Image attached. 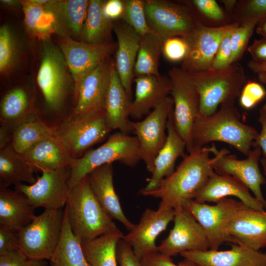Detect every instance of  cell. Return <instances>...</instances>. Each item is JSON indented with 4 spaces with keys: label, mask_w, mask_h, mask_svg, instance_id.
Here are the masks:
<instances>
[{
    "label": "cell",
    "mask_w": 266,
    "mask_h": 266,
    "mask_svg": "<svg viewBox=\"0 0 266 266\" xmlns=\"http://www.w3.org/2000/svg\"><path fill=\"white\" fill-rule=\"evenodd\" d=\"M224 148L218 150L213 144L193 150L183 157L176 169L160 181L153 190L141 192L145 196L161 200V202L175 208L194 200L214 172L215 162Z\"/></svg>",
    "instance_id": "obj_1"
},
{
    "label": "cell",
    "mask_w": 266,
    "mask_h": 266,
    "mask_svg": "<svg viewBox=\"0 0 266 266\" xmlns=\"http://www.w3.org/2000/svg\"><path fill=\"white\" fill-rule=\"evenodd\" d=\"M240 118L234 104H222L210 115L199 114L193 127L191 152L210 142L220 141L248 156L259 133L243 123Z\"/></svg>",
    "instance_id": "obj_2"
},
{
    "label": "cell",
    "mask_w": 266,
    "mask_h": 266,
    "mask_svg": "<svg viewBox=\"0 0 266 266\" xmlns=\"http://www.w3.org/2000/svg\"><path fill=\"white\" fill-rule=\"evenodd\" d=\"M64 210L73 233L81 242L105 235L124 236L97 200L87 176L70 188Z\"/></svg>",
    "instance_id": "obj_3"
},
{
    "label": "cell",
    "mask_w": 266,
    "mask_h": 266,
    "mask_svg": "<svg viewBox=\"0 0 266 266\" xmlns=\"http://www.w3.org/2000/svg\"><path fill=\"white\" fill-rule=\"evenodd\" d=\"M188 73L200 95L202 115L214 113L220 105L234 104L246 83L244 69L239 62L221 69Z\"/></svg>",
    "instance_id": "obj_4"
},
{
    "label": "cell",
    "mask_w": 266,
    "mask_h": 266,
    "mask_svg": "<svg viewBox=\"0 0 266 266\" xmlns=\"http://www.w3.org/2000/svg\"><path fill=\"white\" fill-rule=\"evenodd\" d=\"M141 160L136 137L121 132L115 133L101 146L89 150L75 159L71 166L70 188L93 170L104 164L118 161L125 166L133 167Z\"/></svg>",
    "instance_id": "obj_5"
},
{
    "label": "cell",
    "mask_w": 266,
    "mask_h": 266,
    "mask_svg": "<svg viewBox=\"0 0 266 266\" xmlns=\"http://www.w3.org/2000/svg\"><path fill=\"white\" fill-rule=\"evenodd\" d=\"M54 128L55 138L75 159L82 156L111 131L106 122L105 110L70 117Z\"/></svg>",
    "instance_id": "obj_6"
},
{
    "label": "cell",
    "mask_w": 266,
    "mask_h": 266,
    "mask_svg": "<svg viewBox=\"0 0 266 266\" xmlns=\"http://www.w3.org/2000/svg\"><path fill=\"white\" fill-rule=\"evenodd\" d=\"M64 210L44 209L19 232L20 250L29 260H49L62 236Z\"/></svg>",
    "instance_id": "obj_7"
},
{
    "label": "cell",
    "mask_w": 266,
    "mask_h": 266,
    "mask_svg": "<svg viewBox=\"0 0 266 266\" xmlns=\"http://www.w3.org/2000/svg\"><path fill=\"white\" fill-rule=\"evenodd\" d=\"M37 83L48 107L59 110L63 106L73 81L64 56L49 39L43 41Z\"/></svg>",
    "instance_id": "obj_8"
},
{
    "label": "cell",
    "mask_w": 266,
    "mask_h": 266,
    "mask_svg": "<svg viewBox=\"0 0 266 266\" xmlns=\"http://www.w3.org/2000/svg\"><path fill=\"white\" fill-rule=\"evenodd\" d=\"M167 75L171 83L170 96L174 103V126L185 141L189 153L192 151L193 127L200 114V95L189 73L181 67H172Z\"/></svg>",
    "instance_id": "obj_9"
},
{
    "label": "cell",
    "mask_w": 266,
    "mask_h": 266,
    "mask_svg": "<svg viewBox=\"0 0 266 266\" xmlns=\"http://www.w3.org/2000/svg\"><path fill=\"white\" fill-rule=\"evenodd\" d=\"M215 203L209 205L193 200L183 206L203 228L210 250H218L225 242L235 243L234 239L228 233L227 227L236 212L246 206L239 200L228 198Z\"/></svg>",
    "instance_id": "obj_10"
},
{
    "label": "cell",
    "mask_w": 266,
    "mask_h": 266,
    "mask_svg": "<svg viewBox=\"0 0 266 266\" xmlns=\"http://www.w3.org/2000/svg\"><path fill=\"white\" fill-rule=\"evenodd\" d=\"M173 106V99L169 96L144 120L131 121L133 133L138 142L141 159L151 173L154 170L155 158L166 141L167 122Z\"/></svg>",
    "instance_id": "obj_11"
},
{
    "label": "cell",
    "mask_w": 266,
    "mask_h": 266,
    "mask_svg": "<svg viewBox=\"0 0 266 266\" xmlns=\"http://www.w3.org/2000/svg\"><path fill=\"white\" fill-rule=\"evenodd\" d=\"M144 10L149 27L164 41L185 37L198 22L187 5L169 0H144Z\"/></svg>",
    "instance_id": "obj_12"
},
{
    "label": "cell",
    "mask_w": 266,
    "mask_h": 266,
    "mask_svg": "<svg viewBox=\"0 0 266 266\" xmlns=\"http://www.w3.org/2000/svg\"><path fill=\"white\" fill-rule=\"evenodd\" d=\"M58 46L62 52L71 75L74 100L82 79L116 50L114 42L94 44L59 35Z\"/></svg>",
    "instance_id": "obj_13"
},
{
    "label": "cell",
    "mask_w": 266,
    "mask_h": 266,
    "mask_svg": "<svg viewBox=\"0 0 266 266\" xmlns=\"http://www.w3.org/2000/svg\"><path fill=\"white\" fill-rule=\"evenodd\" d=\"M41 171V175L34 183L18 184L15 190L23 194L35 208L61 209L66 204L70 189L71 167Z\"/></svg>",
    "instance_id": "obj_14"
},
{
    "label": "cell",
    "mask_w": 266,
    "mask_h": 266,
    "mask_svg": "<svg viewBox=\"0 0 266 266\" xmlns=\"http://www.w3.org/2000/svg\"><path fill=\"white\" fill-rule=\"evenodd\" d=\"M174 210L173 227L158 246V251L171 257L184 252L209 250L206 234L196 219L183 206Z\"/></svg>",
    "instance_id": "obj_15"
},
{
    "label": "cell",
    "mask_w": 266,
    "mask_h": 266,
    "mask_svg": "<svg viewBox=\"0 0 266 266\" xmlns=\"http://www.w3.org/2000/svg\"><path fill=\"white\" fill-rule=\"evenodd\" d=\"M231 24L210 27L198 21L194 29L183 37L188 51L181 68L188 73L211 68L221 40Z\"/></svg>",
    "instance_id": "obj_16"
},
{
    "label": "cell",
    "mask_w": 266,
    "mask_h": 266,
    "mask_svg": "<svg viewBox=\"0 0 266 266\" xmlns=\"http://www.w3.org/2000/svg\"><path fill=\"white\" fill-rule=\"evenodd\" d=\"M174 209L162 202L155 210L146 208L137 224L122 237L132 247L139 260L144 256L158 251L156 240L174 219Z\"/></svg>",
    "instance_id": "obj_17"
},
{
    "label": "cell",
    "mask_w": 266,
    "mask_h": 266,
    "mask_svg": "<svg viewBox=\"0 0 266 266\" xmlns=\"http://www.w3.org/2000/svg\"><path fill=\"white\" fill-rule=\"evenodd\" d=\"M262 154L260 147H254L246 159L239 160L224 148L215 162L214 169L219 174L233 176L243 183L266 209V200L261 189L266 181L259 166Z\"/></svg>",
    "instance_id": "obj_18"
},
{
    "label": "cell",
    "mask_w": 266,
    "mask_h": 266,
    "mask_svg": "<svg viewBox=\"0 0 266 266\" xmlns=\"http://www.w3.org/2000/svg\"><path fill=\"white\" fill-rule=\"evenodd\" d=\"M112 61L110 57L107 58L82 79L70 117L104 110Z\"/></svg>",
    "instance_id": "obj_19"
},
{
    "label": "cell",
    "mask_w": 266,
    "mask_h": 266,
    "mask_svg": "<svg viewBox=\"0 0 266 266\" xmlns=\"http://www.w3.org/2000/svg\"><path fill=\"white\" fill-rule=\"evenodd\" d=\"M198 266H266V252L242 243H232L229 250L187 251L180 254Z\"/></svg>",
    "instance_id": "obj_20"
},
{
    "label": "cell",
    "mask_w": 266,
    "mask_h": 266,
    "mask_svg": "<svg viewBox=\"0 0 266 266\" xmlns=\"http://www.w3.org/2000/svg\"><path fill=\"white\" fill-rule=\"evenodd\" d=\"M113 30L117 39L114 61L116 69L132 100L134 68L141 36L123 19L113 22Z\"/></svg>",
    "instance_id": "obj_21"
},
{
    "label": "cell",
    "mask_w": 266,
    "mask_h": 266,
    "mask_svg": "<svg viewBox=\"0 0 266 266\" xmlns=\"http://www.w3.org/2000/svg\"><path fill=\"white\" fill-rule=\"evenodd\" d=\"M227 232L239 242L260 251L266 247V211L245 206L230 221Z\"/></svg>",
    "instance_id": "obj_22"
},
{
    "label": "cell",
    "mask_w": 266,
    "mask_h": 266,
    "mask_svg": "<svg viewBox=\"0 0 266 266\" xmlns=\"http://www.w3.org/2000/svg\"><path fill=\"white\" fill-rule=\"evenodd\" d=\"M87 177L94 194L109 216L121 223L129 232L133 229L135 224L125 215L114 189L112 164H104L94 169Z\"/></svg>",
    "instance_id": "obj_23"
},
{
    "label": "cell",
    "mask_w": 266,
    "mask_h": 266,
    "mask_svg": "<svg viewBox=\"0 0 266 266\" xmlns=\"http://www.w3.org/2000/svg\"><path fill=\"white\" fill-rule=\"evenodd\" d=\"M134 98L132 100L130 117L139 120L148 115L170 96L171 83L167 75L135 77Z\"/></svg>",
    "instance_id": "obj_24"
},
{
    "label": "cell",
    "mask_w": 266,
    "mask_h": 266,
    "mask_svg": "<svg viewBox=\"0 0 266 266\" xmlns=\"http://www.w3.org/2000/svg\"><path fill=\"white\" fill-rule=\"evenodd\" d=\"M250 191L246 186L236 178L220 175L214 171L194 200L200 203H216L223 198L233 196L249 207L260 211L265 210L263 204Z\"/></svg>",
    "instance_id": "obj_25"
},
{
    "label": "cell",
    "mask_w": 266,
    "mask_h": 266,
    "mask_svg": "<svg viewBox=\"0 0 266 266\" xmlns=\"http://www.w3.org/2000/svg\"><path fill=\"white\" fill-rule=\"evenodd\" d=\"M132 102L121 81L113 60L104 106L106 122L111 131L118 130L127 134L133 132L131 121L129 120Z\"/></svg>",
    "instance_id": "obj_26"
},
{
    "label": "cell",
    "mask_w": 266,
    "mask_h": 266,
    "mask_svg": "<svg viewBox=\"0 0 266 266\" xmlns=\"http://www.w3.org/2000/svg\"><path fill=\"white\" fill-rule=\"evenodd\" d=\"M172 112L173 111L167 122L166 141L156 156L151 176L147 179V184L140 190L141 192L154 189L160 181L174 171L175 164L178 158L185 155L186 145L175 128Z\"/></svg>",
    "instance_id": "obj_27"
},
{
    "label": "cell",
    "mask_w": 266,
    "mask_h": 266,
    "mask_svg": "<svg viewBox=\"0 0 266 266\" xmlns=\"http://www.w3.org/2000/svg\"><path fill=\"white\" fill-rule=\"evenodd\" d=\"M35 209L22 193L0 187V227L19 232L35 217Z\"/></svg>",
    "instance_id": "obj_28"
},
{
    "label": "cell",
    "mask_w": 266,
    "mask_h": 266,
    "mask_svg": "<svg viewBox=\"0 0 266 266\" xmlns=\"http://www.w3.org/2000/svg\"><path fill=\"white\" fill-rule=\"evenodd\" d=\"M89 0H50L45 6L54 14L57 33L75 39L80 37Z\"/></svg>",
    "instance_id": "obj_29"
},
{
    "label": "cell",
    "mask_w": 266,
    "mask_h": 266,
    "mask_svg": "<svg viewBox=\"0 0 266 266\" xmlns=\"http://www.w3.org/2000/svg\"><path fill=\"white\" fill-rule=\"evenodd\" d=\"M21 155L35 169L40 171L71 167L75 159L54 136L37 142Z\"/></svg>",
    "instance_id": "obj_30"
},
{
    "label": "cell",
    "mask_w": 266,
    "mask_h": 266,
    "mask_svg": "<svg viewBox=\"0 0 266 266\" xmlns=\"http://www.w3.org/2000/svg\"><path fill=\"white\" fill-rule=\"evenodd\" d=\"M35 170L11 145L0 150V187L33 184L36 181Z\"/></svg>",
    "instance_id": "obj_31"
},
{
    "label": "cell",
    "mask_w": 266,
    "mask_h": 266,
    "mask_svg": "<svg viewBox=\"0 0 266 266\" xmlns=\"http://www.w3.org/2000/svg\"><path fill=\"white\" fill-rule=\"evenodd\" d=\"M33 100L24 88L17 87L8 91L0 101V125L13 130L34 113Z\"/></svg>",
    "instance_id": "obj_32"
},
{
    "label": "cell",
    "mask_w": 266,
    "mask_h": 266,
    "mask_svg": "<svg viewBox=\"0 0 266 266\" xmlns=\"http://www.w3.org/2000/svg\"><path fill=\"white\" fill-rule=\"evenodd\" d=\"M104 1L90 0L80 38L81 41L94 44H106L111 41L113 22L105 18L102 13Z\"/></svg>",
    "instance_id": "obj_33"
},
{
    "label": "cell",
    "mask_w": 266,
    "mask_h": 266,
    "mask_svg": "<svg viewBox=\"0 0 266 266\" xmlns=\"http://www.w3.org/2000/svg\"><path fill=\"white\" fill-rule=\"evenodd\" d=\"M54 127L47 124L35 112L12 131L11 146L19 154L46 138L54 136Z\"/></svg>",
    "instance_id": "obj_34"
},
{
    "label": "cell",
    "mask_w": 266,
    "mask_h": 266,
    "mask_svg": "<svg viewBox=\"0 0 266 266\" xmlns=\"http://www.w3.org/2000/svg\"><path fill=\"white\" fill-rule=\"evenodd\" d=\"M59 244L49 260L50 266H92L87 261L80 240L73 233L66 212Z\"/></svg>",
    "instance_id": "obj_35"
},
{
    "label": "cell",
    "mask_w": 266,
    "mask_h": 266,
    "mask_svg": "<svg viewBox=\"0 0 266 266\" xmlns=\"http://www.w3.org/2000/svg\"><path fill=\"white\" fill-rule=\"evenodd\" d=\"M21 5L25 27L31 36L44 41L57 33L55 17L50 10L33 0H22Z\"/></svg>",
    "instance_id": "obj_36"
},
{
    "label": "cell",
    "mask_w": 266,
    "mask_h": 266,
    "mask_svg": "<svg viewBox=\"0 0 266 266\" xmlns=\"http://www.w3.org/2000/svg\"><path fill=\"white\" fill-rule=\"evenodd\" d=\"M164 40L154 32L141 36L134 68V78L159 76V68Z\"/></svg>",
    "instance_id": "obj_37"
},
{
    "label": "cell",
    "mask_w": 266,
    "mask_h": 266,
    "mask_svg": "<svg viewBox=\"0 0 266 266\" xmlns=\"http://www.w3.org/2000/svg\"><path fill=\"white\" fill-rule=\"evenodd\" d=\"M122 237L117 235H102L81 242L84 255L92 266H118L116 249Z\"/></svg>",
    "instance_id": "obj_38"
},
{
    "label": "cell",
    "mask_w": 266,
    "mask_h": 266,
    "mask_svg": "<svg viewBox=\"0 0 266 266\" xmlns=\"http://www.w3.org/2000/svg\"><path fill=\"white\" fill-rule=\"evenodd\" d=\"M19 50L16 39L10 28L3 25L0 28V73L9 75L17 66Z\"/></svg>",
    "instance_id": "obj_39"
},
{
    "label": "cell",
    "mask_w": 266,
    "mask_h": 266,
    "mask_svg": "<svg viewBox=\"0 0 266 266\" xmlns=\"http://www.w3.org/2000/svg\"><path fill=\"white\" fill-rule=\"evenodd\" d=\"M234 22L258 23L266 18V0H245L237 2L234 10Z\"/></svg>",
    "instance_id": "obj_40"
},
{
    "label": "cell",
    "mask_w": 266,
    "mask_h": 266,
    "mask_svg": "<svg viewBox=\"0 0 266 266\" xmlns=\"http://www.w3.org/2000/svg\"><path fill=\"white\" fill-rule=\"evenodd\" d=\"M125 9L123 19L141 36L152 32L148 26L144 10V1L125 0Z\"/></svg>",
    "instance_id": "obj_41"
},
{
    "label": "cell",
    "mask_w": 266,
    "mask_h": 266,
    "mask_svg": "<svg viewBox=\"0 0 266 266\" xmlns=\"http://www.w3.org/2000/svg\"><path fill=\"white\" fill-rule=\"evenodd\" d=\"M257 24L256 22L244 23L239 24L233 29L231 35V64L238 62L242 58Z\"/></svg>",
    "instance_id": "obj_42"
},
{
    "label": "cell",
    "mask_w": 266,
    "mask_h": 266,
    "mask_svg": "<svg viewBox=\"0 0 266 266\" xmlns=\"http://www.w3.org/2000/svg\"><path fill=\"white\" fill-rule=\"evenodd\" d=\"M239 23L233 22L224 34L219 45L211 68L218 69L231 65L232 55L231 35L233 29Z\"/></svg>",
    "instance_id": "obj_43"
},
{
    "label": "cell",
    "mask_w": 266,
    "mask_h": 266,
    "mask_svg": "<svg viewBox=\"0 0 266 266\" xmlns=\"http://www.w3.org/2000/svg\"><path fill=\"white\" fill-rule=\"evenodd\" d=\"M187 51V42L182 37H170L164 41L162 54L169 62H182L186 56Z\"/></svg>",
    "instance_id": "obj_44"
},
{
    "label": "cell",
    "mask_w": 266,
    "mask_h": 266,
    "mask_svg": "<svg viewBox=\"0 0 266 266\" xmlns=\"http://www.w3.org/2000/svg\"><path fill=\"white\" fill-rule=\"evenodd\" d=\"M266 95L264 88L259 83L248 81L243 86L240 96L239 103L245 109H250L261 101Z\"/></svg>",
    "instance_id": "obj_45"
},
{
    "label": "cell",
    "mask_w": 266,
    "mask_h": 266,
    "mask_svg": "<svg viewBox=\"0 0 266 266\" xmlns=\"http://www.w3.org/2000/svg\"><path fill=\"white\" fill-rule=\"evenodd\" d=\"M190 3L207 18L216 22L224 21L226 14L215 0H193Z\"/></svg>",
    "instance_id": "obj_46"
},
{
    "label": "cell",
    "mask_w": 266,
    "mask_h": 266,
    "mask_svg": "<svg viewBox=\"0 0 266 266\" xmlns=\"http://www.w3.org/2000/svg\"><path fill=\"white\" fill-rule=\"evenodd\" d=\"M141 266H198L194 263L184 259L178 264H175L171 257L156 251L149 254L140 260Z\"/></svg>",
    "instance_id": "obj_47"
},
{
    "label": "cell",
    "mask_w": 266,
    "mask_h": 266,
    "mask_svg": "<svg viewBox=\"0 0 266 266\" xmlns=\"http://www.w3.org/2000/svg\"><path fill=\"white\" fill-rule=\"evenodd\" d=\"M20 249L19 232L0 227V254Z\"/></svg>",
    "instance_id": "obj_48"
},
{
    "label": "cell",
    "mask_w": 266,
    "mask_h": 266,
    "mask_svg": "<svg viewBox=\"0 0 266 266\" xmlns=\"http://www.w3.org/2000/svg\"><path fill=\"white\" fill-rule=\"evenodd\" d=\"M116 256L120 266H141L140 260L135 255L132 247L122 238L118 241Z\"/></svg>",
    "instance_id": "obj_49"
},
{
    "label": "cell",
    "mask_w": 266,
    "mask_h": 266,
    "mask_svg": "<svg viewBox=\"0 0 266 266\" xmlns=\"http://www.w3.org/2000/svg\"><path fill=\"white\" fill-rule=\"evenodd\" d=\"M125 9V1L108 0L104 1L102 6V13L106 19L114 22L123 19Z\"/></svg>",
    "instance_id": "obj_50"
},
{
    "label": "cell",
    "mask_w": 266,
    "mask_h": 266,
    "mask_svg": "<svg viewBox=\"0 0 266 266\" xmlns=\"http://www.w3.org/2000/svg\"><path fill=\"white\" fill-rule=\"evenodd\" d=\"M29 260L20 249L0 254V266H27Z\"/></svg>",
    "instance_id": "obj_51"
},
{
    "label": "cell",
    "mask_w": 266,
    "mask_h": 266,
    "mask_svg": "<svg viewBox=\"0 0 266 266\" xmlns=\"http://www.w3.org/2000/svg\"><path fill=\"white\" fill-rule=\"evenodd\" d=\"M247 50L252 60L258 63H266V38L255 39Z\"/></svg>",
    "instance_id": "obj_52"
},
{
    "label": "cell",
    "mask_w": 266,
    "mask_h": 266,
    "mask_svg": "<svg viewBox=\"0 0 266 266\" xmlns=\"http://www.w3.org/2000/svg\"><path fill=\"white\" fill-rule=\"evenodd\" d=\"M258 120L261 125V130L254 142L253 146L260 147L263 158L266 160V110L262 107L259 110Z\"/></svg>",
    "instance_id": "obj_53"
},
{
    "label": "cell",
    "mask_w": 266,
    "mask_h": 266,
    "mask_svg": "<svg viewBox=\"0 0 266 266\" xmlns=\"http://www.w3.org/2000/svg\"><path fill=\"white\" fill-rule=\"evenodd\" d=\"M12 131L2 125L0 128V150L11 145Z\"/></svg>",
    "instance_id": "obj_54"
},
{
    "label": "cell",
    "mask_w": 266,
    "mask_h": 266,
    "mask_svg": "<svg viewBox=\"0 0 266 266\" xmlns=\"http://www.w3.org/2000/svg\"><path fill=\"white\" fill-rule=\"evenodd\" d=\"M247 66L252 71L257 74L266 73V63H258L251 60L248 63Z\"/></svg>",
    "instance_id": "obj_55"
},
{
    "label": "cell",
    "mask_w": 266,
    "mask_h": 266,
    "mask_svg": "<svg viewBox=\"0 0 266 266\" xmlns=\"http://www.w3.org/2000/svg\"><path fill=\"white\" fill-rule=\"evenodd\" d=\"M224 4L226 11L228 13H233L237 4V1L235 0H221Z\"/></svg>",
    "instance_id": "obj_56"
},
{
    "label": "cell",
    "mask_w": 266,
    "mask_h": 266,
    "mask_svg": "<svg viewBox=\"0 0 266 266\" xmlns=\"http://www.w3.org/2000/svg\"><path fill=\"white\" fill-rule=\"evenodd\" d=\"M0 3L2 5L11 8H18L21 5V0H1Z\"/></svg>",
    "instance_id": "obj_57"
},
{
    "label": "cell",
    "mask_w": 266,
    "mask_h": 266,
    "mask_svg": "<svg viewBox=\"0 0 266 266\" xmlns=\"http://www.w3.org/2000/svg\"><path fill=\"white\" fill-rule=\"evenodd\" d=\"M256 31L258 34L266 38V18L261 20L258 23Z\"/></svg>",
    "instance_id": "obj_58"
},
{
    "label": "cell",
    "mask_w": 266,
    "mask_h": 266,
    "mask_svg": "<svg viewBox=\"0 0 266 266\" xmlns=\"http://www.w3.org/2000/svg\"><path fill=\"white\" fill-rule=\"evenodd\" d=\"M47 260H30L27 266H47Z\"/></svg>",
    "instance_id": "obj_59"
},
{
    "label": "cell",
    "mask_w": 266,
    "mask_h": 266,
    "mask_svg": "<svg viewBox=\"0 0 266 266\" xmlns=\"http://www.w3.org/2000/svg\"><path fill=\"white\" fill-rule=\"evenodd\" d=\"M259 81L262 83L266 84V73H260L258 74ZM262 108L266 110V102L262 106Z\"/></svg>",
    "instance_id": "obj_60"
},
{
    "label": "cell",
    "mask_w": 266,
    "mask_h": 266,
    "mask_svg": "<svg viewBox=\"0 0 266 266\" xmlns=\"http://www.w3.org/2000/svg\"><path fill=\"white\" fill-rule=\"evenodd\" d=\"M260 163L264 170V173L266 177V160L263 158L260 160Z\"/></svg>",
    "instance_id": "obj_61"
}]
</instances>
